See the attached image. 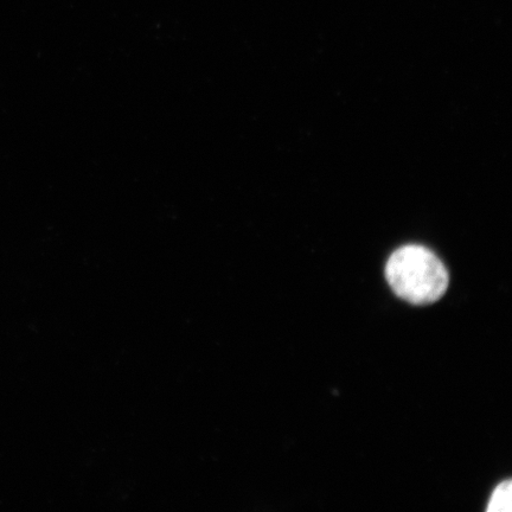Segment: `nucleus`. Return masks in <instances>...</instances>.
<instances>
[{"label": "nucleus", "instance_id": "obj_2", "mask_svg": "<svg viewBox=\"0 0 512 512\" xmlns=\"http://www.w3.org/2000/svg\"><path fill=\"white\" fill-rule=\"evenodd\" d=\"M512 510V482L507 480L497 486L492 494L488 512H511Z\"/></svg>", "mask_w": 512, "mask_h": 512}, {"label": "nucleus", "instance_id": "obj_1", "mask_svg": "<svg viewBox=\"0 0 512 512\" xmlns=\"http://www.w3.org/2000/svg\"><path fill=\"white\" fill-rule=\"evenodd\" d=\"M386 278L396 296L414 305L438 302L450 284L443 262L422 246L395 251L387 262Z\"/></svg>", "mask_w": 512, "mask_h": 512}]
</instances>
